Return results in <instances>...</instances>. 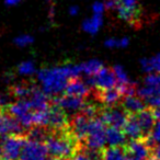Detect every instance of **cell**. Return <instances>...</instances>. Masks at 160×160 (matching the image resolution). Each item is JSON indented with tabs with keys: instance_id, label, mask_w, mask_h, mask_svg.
I'll use <instances>...</instances> for the list:
<instances>
[{
	"instance_id": "6",
	"label": "cell",
	"mask_w": 160,
	"mask_h": 160,
	"mask_svg": "<svg viewBox=\"0 0 160 160\" xmlns=\"http://www.w3.org/2000/svg\"><path fill=\"white\" fill-rule=\"evenodd\" d=\"M2 139V157L1 160H19L27 136L10 135Z\"/></svg>"
},
{
	"instance_id": "27",
	"label": "cell",
	"mask_w": 160,
	"mask_h": 160,
	"mask_svg": "<svg viewBox=\"0 0 160 160\" xmlns=\"http://www.w3.org/2000/svg\"><path fill=\"white\" fill-rule=\"evenodd\" d=\"M33 86L25 85V83H18L12 88V96L16 99H27L32 92Z\"/></svg>"
},
{
	"instance_id": "43",
	"label": "cell",
	"mask_w": 160,
	"mask_h": 160,
	"mask_svg": "<svg viewBox=\"0 0 160 160\" xmlns=\"http://www.w3.org/2000/svg\"><path fill=\"white\" fill-rule=\"evenodd\" d=\"M127 160H138V159H136V158H134V157H129V156H127Z\"/></svg>"
},
{
	"instance_id": "42",
	"label": "cell",
	"mask_w": 160,
	"mask_h": 160,
	"mask_svg": "<svg viewBox=\"0 0 160 160\" xmlns=\"http://www.w3.org/2000/svg\"><path fill=\"white\" fill-rule=\"evenodd\" d=\"M2 157V139H0V160Z\"/></svg>"
},
{
	"instance_id": "18",
	"label": "cell",
	"mask_w": 160,
	"mask_h": 160,
	"mask_svg": "<svg viewBox=\"0 0 160 160\" xmlns=\"http://www.w3.org/2000/svg\"><path fill=\"white\" fill-rule=\"evenodd\" d=\"M136 118L139 123L140 127H142V134H144V138L146 136H148V134L150 133V131L152 129L153 125L156 124V116L153 113V110L150 109H145L142 112L136 114Z\"/></svg>"
},
{
	"instance_id": "2",
	"label": "cell",
	"mask_w": 160,
	"mask_h": 160,
	"mask_svg": "<svg viewBox=\"0 0 160 160\" xmlns=\"http://www.w3.org/2000/svg\"><path fill=\"white\" fill-rule=\"evenodd\" d=\"M45 144L49 156L60 159H70L80 146L78 140L70 133L69 127L62 131H53Z\"/></svg>"
},
{
	"instance_id": "44",
	"label": "cell",
	"mask_w": 160,
	"mask_h": 160,
	"mask_svg": "<svg viewBox=\"0 0 160 160\" xmlns=\"http://www.w3.org/2000/svg\"><path fill=\"white\" fill-rule=\"evenodd\" d=\"M148 160H160V159H158L157 157H152V158H149Z\"/></svg>"
},
{
	"instance_id": "22",
	"label": "cell",
	"mask_w": 160,
	"mask_h": 160,
	"mask_svg": "<svg viewBox=\"0 0 160 160\" xmlns=\"http://www.w3.org/2000/svg\"><path fill=\"white\" fill-rule=\"evenodd\" d=\"M52 132L53 131H51L49 128L44 126H33L28 131L27 138L35 140V142H45L47 140V138L49 137Z\"/></svg>"
},
{
	"instance_id": "1",
	"label": "cell",
	"mask_w": 160,
	"mask_h": 160,
	"mask_svg": "<svg viewBox=\"0 0 160 160\" xmlns=\"http://www.w3.org/2000/svg\"><path fill=\"white\" fill-rule=\"evenodd\" d=\"M81 76L80 65H64V66L42 68L36 72V80L38 87L48 97H56L62 94L67 83L72 78Z\"/></svg>"
},
{
	"instance_id": "46",
	"label": "cell",
	"mask_w": 160,
	"mask_h": 160,
	"mask_svg": "<svg viewBox=\"0 0 160 160\" xmlns=\"http://www.w3.org/2000/svg\"><path fill=\"white\" fill-rule=\"evenodd\" d=\"M47 1H51V0H47Z\"/></svg>"
},
{
	"instance_id": "38",
	"label": "cell",
	"mask_w": 160,
	"mask_h": 160,
	"mask_svg": "<svg viewBox=\"0 0 160 160\" xmlns=\"http://www.w3.org/2000/svg\"><path fill=\"white\" fill-rule=\"evenodd\" d=\"M79 13V8L77 7V6H71L70 8H69V14L72 17L77 16V14Z\"/></svg>"
},
{
	"instance_id": "29",
	"label": "cell",
	"mask_w": 160,
	"mask_h": 160,
	"mask_svg": "<svg viewBox=\"0 0 160 160\" xmlns=\"http://www.w3.org/2000/svg\"><path fill=\"white\" fill-rule=\"evenodd\" d=\"M113 72L115 75L116 81H118V85H127V83H131V79H129L128 75L125 71L124 67L121 66V65H115L113 66Z\"/></svg>"
},
{
	"instance_id": "7",
	"label": "cell",
	"mask_w": 160,
	"mask_h": 160,
	"mask_svg": "<svg viewBox=\"0 0 160 160\" xmlns=\"http://www.w3.org/2000/svg\"><path fill=\"white\" fill-rule=\"evenodd\" d=\"M85 81L88 83L91 89L105 90L110 88H114L118 83L113 69L103 67L98 73L91 77H86Z\"/></svg>"
},
{
	"instance_id": "12",
	"label": "cell",
	"mask_w": 160,
	"mask_h": 160,
	"mask_svg": "<svg viewBox=\"0 0 160 160\" xmlns=\"http://www.w3.org/2000/svg\"><path fill=\"white\" fill-rule=\"evenodd\" d=\"M92 118H89L82 113H77L72 118L69 124V131L72 134V136L78 140L79 144H82L83 140L86 139L89 132L90 122Z\"/></svg>"
},
{
	"instance_id": "28",
	"label": "cell",
	"mask_w": 160,
	"mask_h": 160,
	"mask_svg": "<svg viewBox=\"0 0 160 160\" xmlns=\"http://www.w3.org/2000/svg\"><path fill=\"white\" fill-rule=\"evenodd\" d=\"M145 140H146L147 144L149 145V147L151 149L155 146H157V145H160V122L156 123L153 125L152 129L148 134V136L145 137Z\"/></svg>"
},
{
	"instance_id": "10",
	"label": "cell",
	"mask_w": 160,
	"mask_h": 160,
	"mask_svg": "<svg viewBox=\"0 0 160 160\" xmlns=\"http://www.w3.org/2000/svg\"><path fill=\"white\" fill-rule=\"evenodd\" d=\"M99 116L105 125H109L110 127L123 128L125 123L127 122L128 113L122 107L120 108L114 105V107H107L101 111Z\"/></svg>"
},
{
	"instance_id": "14",
	"label": "cell",
	"mask_w": 160,
	"mask_h": 160,
	"mask_svg": "<svg viewBox=\"0 0 160 160\" xmlns=\"http://www.w3.org/2000/svg\"><path fill=\"white\" fill-rule=\"evenodd\" d=\"M127 156L134 157L138 160H148L152 152V149L149 147L147 142L144 139H132L126 145Z\"/></svg>"
},
{
	"instance_id": "3",
	"label": "cell",
	"mask_w": 160,
	"mask_h": 160,
	"mask_svg": "<svg viewBox=\"0 0 160 160\" xmlns=\"http://www.w3.org/2000/svg\"><path fill=\"white\" fill-rule=\"evenodd\" d=\"M6 110L13 116L16 120L20 122V124L25 129H30L34 126V111L29 99H17L14 102L10 103L6 107Z\"/></svg>"
},
{
	"instance_id": "37",
	"label": "cell",
	"mask_w": 160,
	"mask_h": 160,
	"mask_svg": "<svg viewBox=\"0 0 160 160\" xmlns=\"http://www.w3.org/2000/svg\"><path fill=\"white\" fill-rule=\"evenodd\" d=\"M22 0H5V3L8 7H16V6L20 5Z\"/></svg>"
},
{
	"instance_id": "24",
	"label": "cell",
	"mask_w": 160,
	"mask_h": 160,
	"mask_svg": "<svg viewBox=\"0 0 160 160\" xmlns=\"http://www.w3.org/2000/svg\"><path fill=\"white\" fill-rule=\"evenodd\" d=\"M140 66L142 70L147 73L160 72V53L149 58H142L140 60Z\"/></svg>"
},
{
	"instance_id": "26",
	"label": "cell",
	"mask_w": 160,
	"mask_h": 160,
	"mask_svg": "<svg viewBox=\"0 0 160 160\" xmlns=\"http://www.w3.org/2000/svg\"><path fill=\"white\" fill-rule=\"evenodd\" d=\"M17 71L22 77H30V76H33L38 72L35 64L32 60H24V62H20L18 65Z\"/></svg>"
},
{
	"instance_id": "31",
	"label": "cell",
	"mask_w": 160,
	"mask_h": 160,
	"mask_svg": "<svg viewBox=\"0 0 160 160\" xmlns=\"http://www.w3.org/2000/svg\"><path fill=\"white\" fill-rule=\"evenodd\" d=\"M144 85L148 87L160 88V72H150L145 77Z\"/></svg>"
},
{
	"instance_id": "4",
	"label": "cell",
	"mask_w": 160,
	"mask_h": 160,
	"mask_svg": "<svg viewBox=\"0 0 160 160\" xmlns=\"http://www.w3.org/2000/svg\"><path fill=\"white\" fill-rule=\"evenodd\" d=\"M81 146L93 149H103L107 145V128L105 124L100 116L92 118L90 122V127L86 139Z\"/></svg>"
},
{
	"instance_id": "9",
	"label": "cell",
	"mask_w": 160,
	"mask_h": 160,
	"mask_svg": "<svg viewBox=\"0 0 160 160\" xmlns=\"http://www.w3.org/2000/svg\"><path fill=\"white\" fill-rule=\"evenodd\" d=\"M27 129L7 110H0V138L10 135H22Z\"/></svg>"
},
{
	"instance_id": "41",
	"label": "cell",
	"mask_w": 160,
	"mask_h": 160,
	"mask_svg": "<svg viewBox=\"0 0 160 160\" xmlns=\"http://www.w3.org/2000/svg\"><path fill=\"white\" fill-rule=\"evenodd\" d=\"M153 113H155L156 120H157L158 122H160V109H156V110H153Z\"/></svg>"
},
{
	"instance_id": "30",
	"label": "cell",
	"mask_w": 160,
	"mask_h": 160,
	"mask_svg": "<svg viewBox=\"0 0 160 160\" xmlns=\"http://www.w3.org/2000/svg\"><path fill=\"white\" fill-rule=\"evenodd\" d=\"M129 44V38H110L104 42V45L109 48H124L127 47Z\"/></svg>"
},
{
	"instance_id": "36",
	"label": "cell",
	"mask_w": 160,
	"mask_h": 160,
	"mask_svg": "<svg viewBox=\"0 0 160 160\" xmlns=\"http://www.w3.org/2000/svg\"><path fill=\"white\" fill-rule=\"evenodd\" d=\"M104 5L107 10H115L116 7V0H105Z\"/></svg>"
},
{
	"instance_id": "11",
	"label": "cell",
	"mask_w": 160,
	"mask_h": 160,
	"mask_svg": "<svg viewBox=\"0 0 160 160\" xmlns=\"http://www.w3.org/2000/svg\"><path fill=\"white\" fill-rule=\"evenodd\" d=\"M47 128L51 131H62L69 127L68 114L56 104H52L48 109L47 116Z\"/></svg>"
},
{
	"instance_id": "39",
	"label": "cell",
	"mask_w": 160,
	"mask_h": 160,
	"mask_svg": "<svg viewBox=\"0 0 160 160\" xmlns=\"http://www.w3.org/2000/svg\"><path fill=\"white\" fill-rule=\"evenodd\" d=\"M152 153L155 157H157L158 159H160V145H157L152 148Z\"/></svg>"
},
{
	"instance_id": "5",
	"label": "cell",
	"mask_w": 160,
	"mask_h": 160,
	"mask_svg": "<svg viewBox=\"0 0 160 160\" xmlns=\"http://www.w3.org/2000/svg\"><path fill=\"white\" fill-rule=\"evenodd\" d=\"M115 11L118 19L129 24H135L142 14L138 0H116Z\"/></svg>"
},
{
	"instance_id": "15",
	"label": "cell",
	"mask_w": 160,
	"mask_h": 160,
	"mask_svg": "<svg viewBox=\"0 0 160 160\" xmlns=\"http://www.w3.org/2000/svg\"><path fill=\"white\" fill-rule=\"evenodd\" d=\"M91 92V88L88 86V83L85 80H81L78 78H72L68 81L67 83L65 93L70 94V96L80 97V98H86L89 96Z\"/></svg>"
},
{
	"instance_id": "45",
	"label": "cell",
	"mask_w": 160,
	"mask_h": 160,
	"mask_svg": "<svg viewBox=\"0 0 160 160\" xmlns=\"http://www.w3.org/2000/svg\"><path fill=\"white\" fill-rule=\"evenodd\" d=\"M52 160H68V159H60V158H54V159Z\"/></svg>"
},
{
	"instance_id": "35",
	"label": "cell",
	"mask_w": 160,
	"mask_h": 160,
	"mask_svg": "<svg viewBox=\"0 0 160 160\" xmlns=\"http://www.w3.org/2000/svg\"><path fill=\"white\" fill-rule=\"evenodd\" d=\"M70 160H91V159H90V158L88 157L87 153H86L85 151L79 147L78 150L75 152V155L70 158Z\"/></svg>"
},
{
	"instance_id": "33",
	"label": "cell",
	"mask_w": 160,
	"mask_h": 160,
	"mask_svg": "<svg viewBox=\"0 0 160 160\" xmlns=\"http://www.w3.org/2000/svg\"><path fill=\"white\" fill-rule=\"evenodd\" d=\"M145 103L146 105H148L149 108H151L152 110L160 109V94H156V96H151L149 98L145 99Z\"/></svg>"
},
{
	"instance_id": "17",
	"label": "cell",
	"mask_w": 160,
	"mask_h": 160,
	"mask_svg": "<svg viewBox=\"0 0 160 160\" xmlns=\"http://www.w3.org/2000/svg\"><path fill=\"white\" fill-rule=\"evenodd\" d=\"M97 96H98L99 101L102 104H104L105 107H114V105H116L122 100L123 97L122 93L120 92V90L116 87L105 90H99Z\"/></svg>"
},
{
	"instance_id": "21",
	"label": "cell",
	"mask_w": 160,
	"mask_h": 160,
	"mask_svg": "<svg viewBox=\"0 0 160 160\" xmlns=\"http://www.w3.org/2000/svg\"><path fill=\"white\" fill-rule=\"evenodd\" d=\"M103 25V18L102 16H97L93 14L91 18H88L83 20L82 22V30L86 33L90 34V35H94L101 30Z\"/></svg>"
},
{
	"instance_id": "25",
	"label": "cell",
	"mask_w": 160,
	"mask_h": 160,
	"mask_svg": "<svg viewBox=\"0 0 160 160\" xmlns=\"http://www.w3.org/2000/svg\"><path fill=\"white\" fill-rule=\"evenodd\" d=\"M103 160H127V151L123 147H109L103 150Z\"/></svg>"
},
{
	"instance_id": "32",
	"label": "cell",
	"mask_w": 160,
	"mask_h": 160,
	"mask_svg": "<svg viewBox=\"0 0 160 160\" xmlns=\"http://www.w3.org/2000/svg\"><path fill=\"white\" fill-rule=\"evenodd\" d=\"M34 42V38L30 34H20L14 38V44L18 47H28L32 45Z\"/></svg>"
},
{
	"instance_id": "34",
	"label": "cell",
	"mask_w": 160,
	"mask_h": 160,
	"mask_svg": "<svg viewBox=\"0 0 160 160\" xmlns=\"http://www.w3.org/2000/svg\"><path fill=\"white\" fill-rule=\"evenodd\" d=\"M91 9H92L93 14L103 16V13H104V11L107 10V8H105L104 2H102V1H96V2H93V5H92Z\"/></svg>"
},
{
	"instance_id": "13",
	"label": "cell",
	"mask_w": 160,
	"mask_h": 160,
	"mask_svg": "<svg viewBox=\"0 0 160 160\" xmlns=\"http://www.w3.org/2000/svg\"><path fill=\"white\" fill-rule=\"evenodd\" d=\"M53 103L64 110L67 114L70 113H79L83 109L86 104V101L83 98L80 97L70 96V94H60V96L54 98Z\"/></svg>"
},
{
	"instance_id": "23",
	"label": "cell",
	"mask_w": 160,
	"mask_h": 160,
	"mask_svg": "<svg viewBox=\"0 0 160 160\" xmlns=\"http://www.w3.org/2000/svg\"><path fill=\"white\" fill-rule=\"evenodd\" d=\"M79 65H80V69H81V75L86 76V77L94 76L104 67L102 62L99 59H90L88 62H85Z\"/></svg>"
},
{
	"instance_id": "40",
	"label": "cell",
	"mask_w": 160,
	"mask_h": 160,
	"mask_svg": "<svg viewBox=\"0 0 160 160\" xmlns=\"http://www.w3.org/2000/svg\"><path fill=\"white\" fill-rule=\"evenodd\" d=\"M6 103H7V100H6V97L0 94V110L6 109Z\"/></svg>"
},
{
	"instance_id": "16",
	"label": "cell",
	"mask_w": 160,
	"mask_h": 160,
	"mask_svg": "<svg viewBox=\"0 0 160 160\" xmlns=\"http://www.w3.org/2000/svg\"><path fill=\"white\" fill-rule=\"evenodd\" d=\"M121 103H122V108L128 114H137L146 109L145 101L140 97L135 96V94L124 97Z\"/></svg>"
},
{
	"instance_id": "20",
	"label": "cell",
	"mask_w": 160,
	"mask_h": 160,
	"mask_svg": "<svg viewBox=\"0 0 160 160\" xmlns=\"http://www.w3.org/2000/svg\"><path fill=\"white\" fill-rule=\"evenodd\" d=\"M126 135L124 131L118 127L107 128V145L109 147H123L126 144Z\"/></svg>"
},
{
	"instance_id": "19",
	"label": "cell",
	"mask_w": 160,
	"mask_h": 160,
	"mask_svg": "<svg viewBox=\"0 0 160 160\" xmlns=\"http://www.w3.org/2000/svg\"><path fill=\"white\" fill-rule=\"evenodd\" d=\"M123 131H124L126 137L129 138V140L140 139L142 137H144L142 127H140L135 114H132V115L128 116L127 122L125 123L124 127H123Z\"/></svg>"
},
{
	"instance_id": "8",
	"label": "cell",
	"mask_w": 160,
	"mask_h": 160,
	"mask_svg": "<svg viewBox=\"0 0 160 160\" xmlns=\"http://www.w3.org/2000/svg\"><path fill=\"white\" fill-rule=\"evenodd\" d=\"M49 153L45 142L27 138L19 160H48Z\"/></svg>"
}]
</instances>
